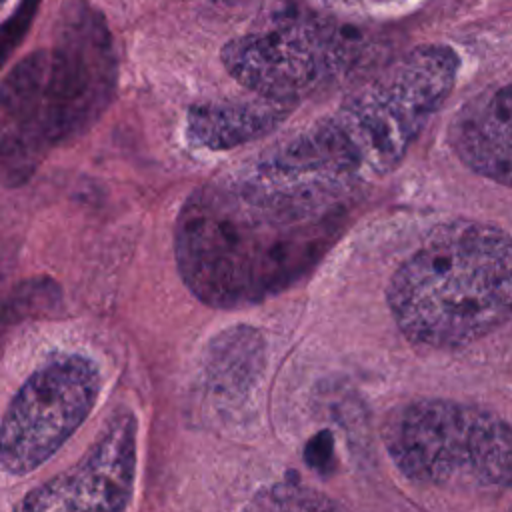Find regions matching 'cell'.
<instances>
[{"label":"cell","mask_w":512,"mask_h":512,"mask_svg":"<svg viewBox=\"0 0 512 512\" xmlns=\"http://www.w3.org/2000/svg\"><path fill=\"white\" fill-rule=\"evenodd\" d=\"M340 192L262 172L216 178L184 202L174 234L182 280L216 308L270 298L330 250Z\"/></svg>","instance_id":"cell-1"},{"label":"cell","mask_w":512,"mask_h":512,"mask_svg":"<svg viewBox=\"0 0 512 512\" xmlns=\"http://www.w3.org/2000/svg\"><path fill=\"white\" fill-rule=\"evenodd\" d=\"M296 102L266 96L202 102L188 110L186 134L196 146L226 150L272 132Z\"/></svg>","instance_id":"cell-11"},{"label":"cell","mask_w":512,"mask_h":512,"mask_svg":"<svg viewBox=\"0 0 512 512\" xmlns=\"http://www.w3.org/2000/svg\"><path fill=\"white\" fill-rule=\"evenodd\" d=\"M382 436L400 472L420 484L472 492L512 486V428L484 408L410 402L388 416Z\"/></svg>","instance_id":"cell-4"},{"label":"cell","mask_w":512,"mask_h":512,"mask_svg":"<svg viewBox=\"0 0 512 512\" xmlns=\"http://www.w3.org/2000/svg\"><path fill=\"white\" fill-rule=\"evenodd\" d=\"M448 134L456 156L472 172L512 186V82L468 100Z\"/></svg>","instance_id":"cell-10"},{"label":"cell","mask_w":512,"mask_h":512,"mask_svg":"<svg viewBox=\"0 0 512 512\" xmlns=\"http://www.w3.org/2000/svg\"><path fill=\"white\" fill-rule=\"evenodd\" d=\"M46 70V50H36L0 84V184L26 182L54 146L70 140Z\"/></svg>","instance_id":"cell-9"},{"label":"cell","mask_w":512,"mask_h":512,"mask_svg":"<svg viewBox=\"0 0 512 512\" xmlns=\"http://www.w3.org/2000/svg\"><path fill=\"white\" fill-rule=\"evenodd\" d=\"M24 12V10H22ZM22 12L18 14V16H14L10 22H6V26L2 28V32H0V64H2V60L6 58V54H8V50L18 42V36L24 32V28H26V24H24V20H22Z\"/></svg>","instance_id":"cell-13"},{"label":"cell","mask_w":512,"mask_h":512,"mask_svg":"<svg viewBox=\"0 0 512 512\" xmlns=\"http://www.w3.org/2000/svg\"><path fill=\"white\" fill-rule=\"evenodd\" d=\"M136 478V418L120 410L70 470L30 490L14 512H122Z\"/></svg>","instance_id":"cell-7"},{"label":"cell","mask_w":512,"mask_h":512,"mask_svg":"<svg viewBox=\"0 0 512 512\" xmlns=\"http://www.w3.org/2000/svg\"><path fill=\"white\" fill-rule=\"evenodd\" d=\"M220 58L254 94L296 102L350 64L354 38L322 20L286 18L230 40Z\"/></svg>","instance_id":"cell-5"},{"label":"cell","mask_w":512,"mask_h":512,"mask_svg":"<svg viewBox=\"0 0 512 512\" xmlns=\"http://www.w3.org/2000/svg\"><path fill=\"white\" fill-rule=\"evenodd\" d=\"M386 296L410 340L468 344L512 316V236L478 222L438 228L400 264Z\"/></svg>","instance_id":"cell-3"},{"label":"cell","mask_w":512,"mask_h":512,"mask_svg":"<svg viewBox=\"0 0 512 512\" xmlns=\"http://www.w3.org/2000/svg\"><path fill=\"white\" fill-rule=\"evenodd\" d=\"M98 392L100 370L86 356H62L36 370L4 412L2 468L14 476L40 468L86 420Z\"/></svg>","instance_id":"cell-6"},{"label":"cell","mask_w":512,"mask_h":512,"mask_svg":"<svg viewBox=\"0 0 512 512\" xmlns=\"http://www.w3.org/2000/svg\"><path fill=\"white\" fill-rule=\"evenodd\" d=\"M6 2H8V0H0V6H4V4H6Z\"/></svg>","instance_id":"cell-14"},{"label":"cell","mask_w":512,"mask_h":512,"mask_svg":"<svg viewBox=\"0 0 512 512\" xmlns=\"http://www.w3.org/2000/svg\"><path fill=\"white\" fill-rule=\"evenodd\" d=\"M48 78L64 112L68 136L90 128L110 104L116 62L104 22L82 4L68 6L46 50Z\"/></svg>","instance_id":"cell-8"},{"label":"cell","mask_w":512,"mask_h":512,"mask_svg":"<svg viewBox=\"0 0 512 512\" xmlns=\"http://www.w3.org/2000/svg\"><path fill=\"white\" fill-rule=\"evenodd\" d=\"M458 56L418 46L354 90L336 112L272 148L254 168L288 182L338 190L390 172L448 98Z\"/></svg>","instance_id":"cell-2"},{"label":"cell","mask_w":512,"mask_h":512,"mask_svg":"<svg viewBox=\"0 0 512 512\" xmlns=\"http://www.w3.org/2000/svg\"><path fill=\"white\" fill-rule=\"evenodd\" d=\"M332 454V440L330 434L322 432L318 436H314L306 448V462L314 468H322L328 464V458Z\"/></svg>","instance_id":"cell-12"}]
</instances>
